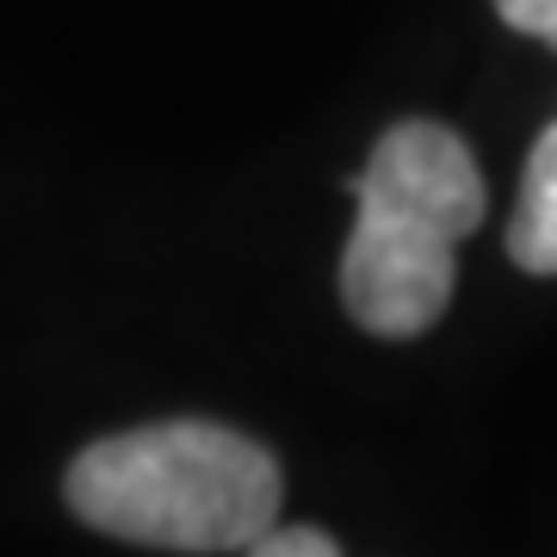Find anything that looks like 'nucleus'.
<instances>
[{"label": "nucleus", "instance_id": "5", "mask_svg": "<svg viewBox=\"0 0 557 557\" xmlns=\"http://www.w3.org/2000/svg\"><path fill=\"white\" fill-rule=\"evenodd\" d=\"M242 557H341V545L322 527H273V533L255 539Z\"/></svg>", "mask_w": 557, "mask_h": 557}, {"label": "nucleus", "instance_id": "4", "mask_svg": "<svg viewBox=\"0 0 557 557\" xmlns=\"http://www.w3.org/2000/svg\"><path fill=\"white\" fill-rule=\"evenodd\" d=\"M508 255L527 273H557V124H545V137L527 156L520 205L508 223Z\"/></svg>", "mask_w": 557, "mask_h": 557}, {"label": "nucleus", "instance_id": "6", "mask_svg": "<svg viewBox=\"0 0 557 557\" xmlns=\"http://www.w3.org/2000/svg\"><path fill=\"white\" fill-rule=\"evenodd\" d=\"M496 13L515 25V32H527V38L557 50V0H496Z\"/></svg>", "mask_w": 557, "mask_h": 557}, {"label": "nucleus", "instance_id": "3", "mask_svg": "<svg viewBox=\"0 0 557 557\" xmlns=\"http://www.w3.org/2000/svg\"><path fill=\"white\" fill-rule=\"evenodd\" d=\"M359 211H391V218L428 223L440 236L465 242L483 223V174L471 149L446 131V124L409 119L397 131H384L372 161L354 180Z\"/></svg>", "mask_w": 557, "mask_h": 557}, {"label": "nucleus", "instance_id": "2", "mask_svg": "<svg viewBox=\"0 0 557 557\" xmlns=\"http://www.w3.org/2000/svg\"><path fill=\"white\" fill-rule=\"evenodd\" d=\"M458 242L428 223L391 218V211H359L347 255H341V304L366 335L409 341L434 329L458 278Z\"/></svg>", "mask_w": 557, "mask_h": 557}, {"label": "nucleus", "instance_id": "1", "mask_svg": "<svg viewBox=\"0 0 557 557\" xmlns=\"http://www.w3.org/2000/svg\"><path fill=\"white\" fill-rule=\"evenodd\" d=\"M62 496L94 533L156 552H248L278 527L285 478L260 440L218 421H149L94 440Z\"/></svg>", "mask_w": 557, "mask_h": 557}]
</instances>
